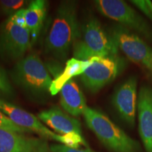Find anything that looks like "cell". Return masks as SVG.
I'll use <instances>...</instances> for the list:
<instances>
[{
	"instance_id": "e0dca14e",
	"label": "cell",
	"mask_w": 152,
	"mask_h": 152,
	"mask_svg": "<svg viewBox=\"0 0 152 152\" xmlns=\"http://www.w3.org/2000/svg\"><path fill=\"white\" fill-rule=\"evenodd\" d=\"M16 98V92L11 85L9 76L0 64V99L11 102Z\"/></svg>"
},
{
	"instance_id": "52a82bcc",
	"label": "cell",
	"mask_w": 152,
	"mask_h": 152,
	"mask_svg": "<svg viewBox=\"0 0 152 152\" xmlns=\"http://www.w3.org/2000/svg\"><path fill=\"white\" fill-rule=\"evenodd\" d=\"M92 59V64L80 77L85 89L96 94L115 80L123 71L125 63L118 55L95 57Z\"/></svg>"
},
{
	"instance_id": "5b68a950",
	"label": "cell",
	"mask_w": 152,
	"mask_h": 152,
	"mask_svg": "<svg viewBox=\"0 0 152 152\" xmlns=\"http://www.w3.org/2000/svg\"><path fill=\"white\" fill-rule=\"evenodd\" d=\"M0 111L18 126L28 129L32 132H35L45 140L59 142L61 144H64L74 149H79L81 145L84 146L85 148L89 147L88 144L83 136L73 134L61 135L56 134L47 128L40 120L33 114L2 99H0Z\"/></svg>"
},
{
	"instance_id": "ac0fdd59",
	"label": "cell",
	"mask_w": 152,
	"mask_h": 152,
	"mask_svg": "<svg viewBox=\"0 0 152 152\" xmlns=\"http://www.w3.org/2000/svg\"><path fill=\"white\" fill-rule=\"evenodd\" d=\"M30 2L26 0H0V14L9 18L20 9H26Z\"/></svg>"
},
{
	"instance_id": "d6986e66",
	"label": "cell",
	"mask_w": 152,
	"mask_h": 152,
	"mask_svg": "<svg viewBox=\"0 0 152 152\" xmlns=\"http://www.w3.org/2000/svg\"><path fill=\"white\" fill-rule=\"evenodd\" d=\"M0 128L4 129V130L9 131H11V132L21 133V134L33 132L30 130H28V129L20 128V127L18 126V125L13 123L12 121H11V120L1 111H0Z\"/></svg>"
},
{
	"instance_id": "2e32d148",
	"label": "cell",
	"mask_w": 152,
	"mask_h": 152,
	"mask_svg": "<svg viewBox=\"0 0 152 152\" xmlns=\"http://www.w3.org/2000/svg\"><path fill=\"white\" fill-rule=\"evenodd\" d=\"M47 4L45 0H34L26 8V26L30 33L32 44L35 42L41 32L47 15Z\"/></svg>"
},
{
	"instance_id": "44dd1931",
	"label": "cell",
	"mask_w": 152,
	"mask_h": 152,
	"mask_svg": "<svg viewBox=\"0 0 152 152\" xmlns=\"http://www.w3.org/2000/svg\"><path fill=\"white\" fill-rule=\"evenodd\" d=\"M53 152H94L90 147L85 149H74L61 144H53L50 145Z\"/></svg>"
},
{
	"instance_id": "ffe728a7",
	"label": "cell",
	"mask_w": 152,
	"mask_h": 152,
	"mask_svg": "<svg viewBox=\"0 0 152 152\" xmlns=\"http://www.w3.org/2000/svg\"><path fill=\"white\" fill-rule=\"evenodd\" d=\"M130 2L152 21V1L149 0H133Z\"/></svg>"
},
{
	"instance_id": "4fadbf2b",
	"label": "cell",
	"mask_w": 152,
	"mask_h": 152,
	"mask_svg": "<svg viewBox=\"0 0 152 152\" xmlns=\"http://www.w3.org/2000/svg\"><path fill=\"white\" fill-rule=\"evenodd\" d=\"M139 132L146 151L152 152V88L143 85L137 99Z\"/></svg>"
},
{
	"instance_id": "9c48e42d",
	"label": "cell",
	"mask_w": 152,
	"mask_h": 152,
	"mask_svg": "<svg viewBox=\"0 0 152 152\" xmlns=\"http://www.w3.org/2000/svg\"><path fill=\"white\" fill-rule=\"evenodd\" d=\"M110 35L118 47L129 59L140 64L152 72V48L137 34L118 24L111 28Z\"/></svg>"
},
{
	"instance_id": "8992f818",
	"label": "cell",
	"mask_w": 152,
	"mask_h": 152,
	"mask_svg": "<svg viewBox=\"0 0 152 152\" xmlns=\"http://www.w3.org/2000/svg\"><path fill=\"white\" fill-rule=\"evenodd\" d=\"M94 5L102 15L115 20L152 44V26L125 1L96 0Z\"/></svg>"
},
{
	"instance_id": "7a4b0ae2",
	"label": "cell",
	"mask_w": 152,
	"mask_h": 152,
	"mask_svg": "<svg viewBox=\"0 0 152 152\" xmlns=\"http://www.w3.org/2000/svg\"><path fill=\"white\" fill-rule=\"evenodd\" d=\"M9 75L16 86L36 102H45L51 95L53 80L37 54H30L16 62Z\"/></svg>"
},
{
	"instance_id": "3957f363",
	"label": "cell",
	"mask_w": 152,
	"mask_h": 152,
	"mask_svg": "<svg viewBox=\"0 0 152 152\" xmlns=\"http://www.w3.org/2000/svg\"><path fill=\"white\" fill-rule=\"evenodd\" d=\"M72 49L73 58L79 60L116 56L119 49L110 33H106L95 17H90L80 25L78 36Z\"/></svg>"
},
{
	"instance_id": "5bb4252c",
	"label": "cell",
	"mask_w": 152,
	"mask_h": 152,
	"mask_svg": "<svg viewBox=\"0 0 152 152\" xmlns=\"http://www.w3.org/2000/svg\"><path fill=\"white\" fill-rule=\"evenodd\" d=\"M60 103L64 111L75 117L83 114L87 106L84 94L73 79L61 90Z\"/></svg>"
},
{
	"instance_id": "ba28073f",
	"label": "cell",
	"mask_w": 152,
	"mask_h": 152,
	"mask_svg": "<svg viewBox=\"0 0 152 152\" xmlns=\"http://www.w3.org/2000/svg\"><path fill=\"white\" fill-rule=\"evenodd\" d=\"M31 45V36L27 28L17 26L10 17L0 25V57L5 62L22 59Z\"/></svg>"
},
{
	"instance_id": "8fae6325",
	"label": "cell",
	"mask_w": 152,
	"mask_h": 152,
	"mask_svg": "<svg viewBox=\"0 0 152 152\" xmlns=\"http://www.w3.org/2000/svg\"><path fill=\"white\" fill-rule=\"evenodd\" d=\"M0 152H53L45 139L0 128Z\"/></svg>"
},
{
	"instance_id": "30bf717a",
	"label": "cell",
	"mask_w": 152,
	"mask_h": 152,
	"mask_svg": "<svg viewBox=\"0 0 152 152\" xmlns=\"http://www.w3.org/2000/svg\"><path fill=\"white\" fill-rule=\"evenodd\" d=\"M137 77L132 76L117 87L112 97V104L120 118L131 128L135 122L137 106Z\"/></svg>"
},
{
	"instance_id": "9a60e30c",
	"label": "cell",
	"mask_w": 152,
	"mask_h": 152,
	"mask_svg": "<svg viewBox=\"0 0 152 152\" xmlns=\"http://www.w3.org/2000/svg\"><path fill=\"white\" fill-rule=\"evenodd\" d=\"M93 59L79 60L72 58L66 61V67L61 73L57 74L56 78L52 81L49 89V92L52 96L60 92L62 87L73 77L80 75L86 71L87 68L92 64Z\"/></svg>"
},
{
	"instance_id": "7c38bea8",
	"label": "cell",
	"mask_w": 152,
	"mask_h": 152,
	"mask_svg": "<svg viewBox=\"0 0 152 152\" xmlns=\"http://www.w3.org/2000/svg\"><path fill=\"white\" fill-rule=\"evenodd\" d=\"M37 116L42 122L52 128L58 134L83 136L80 122L58 106H52L50 109L41 111Z\"/></svg>"
},
{
	"instance_id": "6da1fadb",
	"label": "cell",
	"mask_w": 152,
	"mask_h": 152,
	"mask_svg": "<svg viewBox=\"0 0 152 152\" xmlns=\"http://www.w3.org/2000/svg\"><path fill=\"white\" fill-rule=\"evenodd\" d=\"M77 2L63 1L57 8L56 15L45 42L46 54L65 62L79 34Z\"/></svg>"
},
{
	"instance_id": "277c9868",
	"label": "cell",
	"mask_w": 152,
	"mask_h": 152,
	"mask_svg": "<svg viewBox=\"0 0 152 152\" xmlns=\"http://www.w3.org/2000/svg\"><path fill=\"white\" fill-rule=\"evenodd\" d=\"M85 123L99 140L113 152H138L140 144L128 136L105 114L87 106L83 112Z\"/></svg>"
},
{
	"instance_id": "7402d4cb",
	"label": "cell",
	"mask_w": 152,
	"mask_h": 152,
	"mask_svg": "<svg viewBox=\"0 0 152 152\" xmlns=\"http://www.w3.org/2000/svg\"><path fill=\"white\" fill-rule=\"evenodd\" d=\"M26 8L22 9L18 11H17L16 14H14L13 16H10V18L13 20V22L17 25V26L22 28H27L26 20Z\"/></svg>"
}]
</instances>
